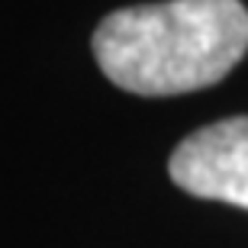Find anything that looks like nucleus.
Returning <instances> with one entry per match:
<instances>
[{"instance_id":"f03ea898","label":"nucleus","mask_w":248,"mask_h":248,"mask_svg":"<svg viewBox=\"0 0 248 248\" xmlns=\"http://www.w3.org/2000/svg\"><path fill=\"white\" fill-rule=\"evenodd\" d=\"M181 190L248 210V116H232L190 132L168 158Z\"/></svg>"},{"instance_id":"f257e3e1","label":"nucleus","mask_w":248,"mask_h":248,"mask_svg":"<svg viewBox=\"0 0 248 248\" xmlns=\"http://www.w3.org/2000/svg\"><path fill=\"white\" fill-rule=\"evenodd\" d=\"M107 81L139 97H177L219 84L248 52L242 0H165L113 10L93 32Z\"/></svg>"}]
</instances>
